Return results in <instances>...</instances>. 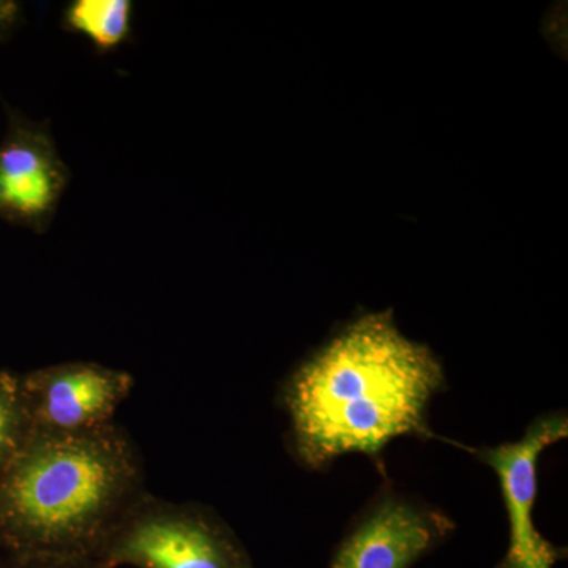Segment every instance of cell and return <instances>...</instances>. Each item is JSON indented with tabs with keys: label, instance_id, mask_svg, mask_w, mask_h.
I'll return each instance as SVG.
<instances>
[{
	"label": "cell",
	"instance_id": "8",
	"mask_svg": "<svg viewBox=\"0 0 568 568\" xmlns=\"http://www.w3.org/2000/svg\"><path fill=\"white\" fill-rule=\"evenodd\" d=\"M63 28L85 37L97 50L108 52L129 40L133 3L129 0H77L63 11Z\"/></svg>",
	"mask_w": 568,
	"mask_h": 568
},
{
	"label": "cell",
	"instance_id": "7",
	"mask_svg": "<svg viewBox=\"0 0 568 568\" xmlns=\"http://www.w3.org/2000/svg\"><path fill=\"white\" fill-rule=\"evenodd\" d=\"M70 173L50 130L10 112L0 142V220L43 233L69 186Z\"/></svg>",
	"mask_w": 568,
	"mask_h": 568
},
{
	"label": "cell",
	"instance_id": "4",
	"mask_svg": "<svg viewBox=\"0 0 568 568\" xmlns=\"http://www.w3.org/2000/svg\"><path fill=\"white\" fill-rule=\"evenodd\" d=\"M568 435L567 414L538 417L515 443L467 448L499 478L508 517V548L497 568H555L566 549L538 532L534 506L538 493V459L545 448Z\"/></svg>",
	"mask_w": 568,
	"mask_h": 568
},
{
	"label": "cell",
	"instance_id": "10",
	"mask_svg": "<svg viewBox=\"0 0 568 568\" xmlns=\"http://www.w3.org/2000/svg\"><path fill=\"white\" fill-rule=\"evenodd\" d=\"M17 568H100L92 559L32 558L18 559Z\"/></svg>",
	"mask_w": 568,
	"mask_h": 568
},
{
	"label": "cell",
	"instance_id": "2",
	"mask_svg": "<svg viewBox=\"0 0 568 568\" xmlns=\"http://www.w3.org/2000/svg\"><path fill=\"white\" fill-rule=\"evenodd\" d=\"M145 493L140 450L121 426L32 432L0 473V545L17 560H95Z\"/></svg>",
	"mask_w": 568,
	"mask_h": 568
},
{
	"label": "cell",
	"instance_id": "6",
	"mask_svg": "<svg viewBox=\"0 0 568 568\" xmlns=\"http://www.w3.org/2000/svg\"><path fill=\"white\" fill-rule=\"evenodd\" d=\"M454 529L444 511L410 497L386 495L349 529L328 568H413Z\"/></svg>",
	"mask_w": 568,
	"mask_h": 568
},
{
	"label": "cell",
	"instance_id": "3",
	"mask_svg": "<svg viewBox=\"0 0 568 568\" xmlns=\"http://www.w3.org/2000/svg\"><path fill=\"white\" fill-rule=\"evenodd\" d=\"M100 568H253L233 529L212 508L145 493L97 555Z\"/></svg>",
	"mask_w": 568,
	"mask_h": 568
},
{
	"label": "cell",
	"instance_id": "5",
	"mask_svg": "<svg viewBox=\"0 0 568 568\" xmlns=\"http://www.w3.org/2000/svg\"><path fill=\"white\" fill-rule=\"evenodd\" d=\"M32 432L80 433L114 424L134 377L95 362H63L18 377Z\"/></svg>",
	"mask_w": 568,
	"mask_h": 568
},
{
	"label": "cell",
	"instance_id": "11",
	"mask_svg": "<svg viewBox=\"0 0 568 568\" xmlns=\"http://www.w3.org/2000/svg\"><path fill=\"white\" fill-rule=\"evenodd\" d=\"M18 11H20L18 3L0 0V32L7 31L10 26L17 22Z\"/></svg>",
	"mask_w": 568,
	"mask_h": 568
},
{
	"label": "cell",
	"instance_id": "9",
	"mask_svg": "<svg viewBox=\"0 0 568 568\" xmlns=\"http://www.w3.org/2000/svg\"><path fill=\"white\" fill-rule=\"evenodd\" d=\"M32 428L26 416L18 377L0 373V473L26 443Z\"/></svg>",
	"mask_w": 568,
	"mask_h": 568
},
{
	"label": "cell",
	"instance_id": "1",
	"mask_svg": "<svg viewBox=\"0 0 568 568\" xmlns=\"http://www.w3.org/2000/svg\"><path fill=\"white\" fill-rule=\"evenodd\" d=\"M446 386L440 362L390 313L366 315L316 351L283 384L295 458L321 470L343 455L379 459L403 436H433L428 410Z\"/></svg>",
	"mask_w": 568,
	"mask_h": 568
}]
</instances>
